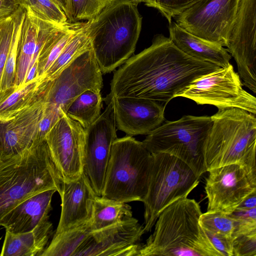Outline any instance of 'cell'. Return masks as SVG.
Instances as JSON below:
<instances>
[{"instance_id": "1", "label": "cell", "mask_w": 256, "mask_h": 256, "mask_svg": "<svg viewBox=\"0 0 256 256\" xmlns=\"http://www.w3.org/2000/svg\"><path fill=\"white\" fill-rule=\"evenodd\" d=\"M220 67L194 58L162 34L116 70L106 101L115 97L147 98L166 105L194 80Z\"/></svg>"}, {"instance_id": "2", "label": "cell", "mask_w": 256, "mask_h": 256, "mask_svg": "<svg viewBox=\"0 0 256 256\" xmlns=\"http://www.w3.org/2000/svg\"><path fill=\"white\" fill-rule=\"evenodd\" d=\"M202 214L194 199H180L159 214L153 233L138 256H222L199 222Z\"/></svg>"}, {"instance_id": "3", "label": "cell", "mask_w": 256, "mask_h": 256, "mask_svg": "<svg viewBox=\"0 0 256 256\" xmlns=\"http://www.w3.org/2000/svg\"><path fill=\"white\" fill-rule=\"evenodd\" d=\"M63 182L45 141L32 142L22 152L0 160V226L18 204L44 191L60 194Z\"/></svg>"}, {"instance_id": "4", "label": "cell", "mask_w": 256, "mask_h": 256, "mask_svg": "<svg viewBox=\"0 0 256 256\" xmlns=\"http://www.w3.org/2000/svg\"><path fill=\"white\" fill-rule=\"evenodd\" d=\"M142 19L138 5L114 0L86 22L85 31L102 74L114 71L134 54Z\"/></svg>"}, {"instance_id": "5", "label": "cell", "mask_w": 256, "mask_h": 256, "mask_svg": "<svg viewBox=\"0 0 256 256\" xmlns=\"http://www.w3.org/2000/svg\"><path fill=\"white\" fill-rule=\"evenodd\" d=\"M210 118L212 126L203 148L206 171L239 164L256 183V114L238 108H227L218 109Z\"/></svg>"}, {"instance_id": "6", "label": "cell", "mask_w": 256, "mask_h": 256, "mask_svg": "<svg viewBox=\"0 0 256 256\" xmlns=\"http://www.w3.org/2000/svg\"><path fill=\"white\" fill-rule=\"evenodd\" d=\"M152 154L128 136L114 142L101 196L120 202H142L148 188Z\"/></svg>"}, {"instance_id": "7", "label": "cell", "mask_w": 256, "mask_h": 256, "mask_svg": "<svg viewBox=\"0 0 256 256\" xmlns=\"http://www.w3.org/2000/svg\"><path fill=\"white\" fill-rule=\"evenodd\" d=\"M212 126L210 116L185 115L177 120H165L142 142L151 154L165 153L180 159L200 178L206 172L203 148Z\"/></svg>"}, {"instance_id": "8", "label": "cell", "mask_w": 256, "mask_h": 256, "mask_svg": "<svg viewBox=\"0 0 256 256\" xmlns=\"http://www.w3.org/2000/svg\"><path fill=\"white\" fill-rule=\"evenodd\" d=\"M144 204V230H152L160 213L174 202L187 198L199 184L192 170L180 159L165 153L152 154Z\"/></svg>"}, {"instance_id": "9", "label": "cell", "mask_w": 256, "mask_h": 256, "mask_svg": "<svg viewBox=\"0 0 256 256\" xmlns=\"http://www.w3.org/2000/svg\"><path fill=\"white\" fill-rule=\"evenodd\" d=\"M239 75L230 64L191 82L176 97L210 104L218 109L236 108L256 114V98L245 90Z\"/></svg>"}, {"instance_id": "10", "label": "cell", "mask_w": 256, "mask_h": 256, "mask_svg": "<svg viewBox=\"0 0 256 256\" xmlns=\"http://www.w3.org/2000/svg\"><path fill=\"white\" fill-rule=\"evenodd\" d=\"M102 73L92 50L72 60L52 80L44 84L40 99L44 104L66 114L73 100L86 90L100 92Z\"/></svg>"}, {"instance_id": "11", "label": "cell", "mask_w": 256, "mask_h": 256, "mask_svg": "<svg viewBox=\"0 0 256 256\" xmlns=\"http://www.w3.org/2000/svg\"><path fill=\"white\" fill-rule=\"evenodd\" d=\"M240 2V0H202L173 18L192 34L226 47Z\"/></svg>"}, {"instance_id": "12", "label": "cell", "mask_w": 256, "mask_h": 256, "mask_svg": "<svg viewBox=\"0 0 256 256\" xmlns=\"http://www.w3.org/2000/svg\"><path fill=\"white\" fill-rule=\"evenodd\" d=\"M92 124L84 129L83 172L92 188L101 196L112 146L118 138L111 102Z\"/></svg>"}, {"instance_id": "13", "label": "cell", "mask_w": 256, "mask_h": 256, "mask_svg": "<svg viewBox=\"0 0 256 256\" xmlns=\"http://www.w3.org/2000/svg\"><path fill=\"white\" fill-rule=\"evenodd\" d=\"M50 156L64 181L76 180L83 173L84 129L64 114L45 137Z\"/></svg>"}, {"instance_id": "14", "label": "cell", "mask_w": 256, "mask_h": 256, "mask_svg": "<svg viewBox=\"0 0 256 256\" xmlns=\"http://www.w3.org/2000/svg\"><path fill=\"white\" fill-rule=\"evenodd\" d=\"M256 0H240L226 50L243 86L256 92Z\"/></svg>"}, {"instance_id": "15", "label": "cell", "mask_w": 256, "mask_h": 256, "mask_svg": "<svg viewBox=\"0 0 256 256\" xmlns=\"http://www.w3.org/2000/svg\"><path fill=\"white\" fill-rule=\"evenodd\" d=\"M208 172L204 187L208 200L206 212L230 214L246 198L256 192V184L240 164L225 165Z\"/></svg>"}, {"instance_id": "16", "label": "cell", "mask_w": 256, "mask_h": 256, "mask_svg": "<svg viewBox=\"0 0 256 256\" xmlns=\"http://www.w3.org/2000/svg\"><path fill=\"white\" fill-rule=\"evenodd\" d=\"M144 226L132 216L91 232L74 256H138Z\"/></svg>"}, {"instance_id": "17", "label": "cell", "mask_w": 256, "mask_h": 256, "mask_svg": "<svg viewBox=\"0 0 256 256\" xmlns=\"http://www.w3.org/2000/svg\"><path fill=\"white\" fill-rule=\"evenodd\" d=\"M111 102L116 127L130 136L147 134L166 120V105L151 100L135 97H115Z\"/></svg>"}, {"instance_id": "18", "label": "cell", "mask_w": 256, "mask_h": 256, "mask_svg": "<svg viewBox=\"0 0 256 256\" xmlns=\"http://www.w3.org/2000/svg\"><path fill=\"white\" fill-rule=\"evenodd\" d=\"M59 194L62 200L61 213L55 233L90 222L93 204L97 195L84 172L76 180H64Z\"/></svg>"}, {"instance_id": "19", "label": "cell", "mask_w": 256, "mask_h": 256, "mask_svg": "<svg viewBox=\"0 0 256 256\" xmlns=\"http://www.w3.org/2000/svg\"><path fill=\"white\" fill-rule=\"evenodd\" d=\"M43 109L40 98L14 118L0 123V160L18 154L32 145Z\"/></svg>"}, {"instance_id": "20", "label": "cell", "mask_w": 256, "mask_h": 256, "mask_svg": "<svg viewBox=\"0 0 256 256\" xmlns=\"http://www.w3.org/2000/svg\"><path fill=\"white\" fill-rule=\"evenodd\" d=\"M56 192L44 191L26 199L6 215L1 226L12 232H22L50 222L52 200Z\"/></svg>"}, {"instance_id": "21", "label": "cell", "mask_w": 256, "mask_h": 256, "mask_svg": "<svg viewBox=\"0 0 256 256\" xmlns=\"http://www.w3.org/2000/svg\"><path fill=\"white\" fill-rule=\"evenodd\" d=\"M169 38L186 54L200 60L214 64L220 68L230 64L232 56L226 48L206 41L188 32L175 22L168 24Z\"/></svg>"}, {"instance_id": "22", "label": "cell", "mask_w": 256, "mask_h": 256, "mask_svg": "<svg viewBox=\"0 0 256 256\" xmlns=\"http://www.w3.org/2000/svg\"><path fill=\"white\" fill-rule=\"evenodd\" d=\"M50 222L22 232L6 230L0 256H40L52 234Z\"/></svg>"}, {"instance_id": "23", "label": "cell", "mask_w": 256, "mask_h": 256, "mask_svg": "<svg viewBox=\"0 0 256 256\" xmlns=\"http://www.w3.org/2000/svg\"><path fill=\"white\" fill-rule=\"evenodd\" d=\"M25 8L17 50L15 90L24 86L36 45L38 17L28 7Z\"/></svg>"}, {"instance_id": "24", "label": "cell", "mask_w": 256, "mask_h": 256, "mask_svg": "<svg viewBox=\"0 0 256 256\" xmlns=\"http://www.w3.org/2000/svg\"><path fill=\"white\" fill-rule=\"evenodd\" d=\"M44 84L38 78L30 80L0 102V123L14 118L40 98Z\"/></svg>"}, {"instance_id": "25", "label": "cell", "mask_w": 256, "mask_h": 256, "mask_svg": "<svg viewBox=\"0 0 256 256\" xmlns=\"http://www.w3.org/2000/svg\"><path fill=\"white\" fill-rule=\"evenodd\" d=\"M132 216L130 206L125 202L96 196L90 222L92 232L100 230Z\"/></svg>"}, {"instance_id": "26", "label": "cell", "mask_w": 256, "mask_h": 256, "mask_svg": "<svg viewBox=\"0 0 256 256\" xmlns=\"http://www.w3.org/2000/svg\"><path fill=\"white\" fill-rule=\"evenodd\" d=\"M90 222L54 233L40 256H74L92 232Z\"/></svg>"}, {"instance_id": "27", "label": "cell", "mask_w": 256, "mask_h": 256, "mask_svg": "<svg viewBox=\"0 0 256 256\" xmlns=\"http://www.w3.org/2000/svg\"><path fill=\"white\" fill-rule=\"evenodd\" d=\"M85 24L64 46L58 57L39 80L46 84L54 80L72 60L83 52L92 50L90 40L85 31Z\"/></svg>"}, {"instance_id": "28", "label": "cell", "mask_w": 256, "mask_h": 256, "mask_svg": "<svg viewBox=\"0 0 256 256\" xmlns=\"http://www.w3.org/2000/svg\"><path fill=\"white\" fill-rule=\"evenodd\" d=\"M102 105L100 92L88 90L73 100L68 108L66 114L86 128L100 115Z\"/></svg>"}, {"instance_id": "29", "label": "cell", "mask_w": 256, "mask_h": 256, "mask_svg": "<svg viewBox=\"0 0 256 256\" xmlns=\"http://www.w3.org/2000/svg\"><path fill=\"white\" fill-rule=\"evenodd\" d=\"M25 12L26 8L22 6L16 13L11 44L2 76V100L15 91L14 83L18 42Z\"/></svg>"}, {"instance_id": "30", "label": "cell", "mask_w": 256, "mask_h": 256, "mask_svg": "<svg viewBox=\"0 0 256 256\" xmlns=\"http://www.w3.org/2000/svg\"><path fill=\"white\" fill-rule=\"evenodd\" d=\"M114 0H68L66 16L68 22L90 20L97 16Z\"/></svg>"}, {"instance_id": "31", "label": "cell", "mask_w": 256, "mask_h": 256, "mask_svg": "<svg viewBox=\"0 0 256 256\" xmlns=\"http://www.w3.org/2000/svg\"><path fill=\"white\" fill-rule=\"evenodd\" d=\"M199 222L205 232L232 239L236 224L230 214L206 212L202 214Z\"/></svg>"}, {"instance_id": "32", "label": "cell", "mask_w": 256, "mask_h": 256, "mask_svg": "<svg viewBox=\"0 0 256 256\" xmlns=\"http://www.w3.org/2000/svg\"><path fill=\"white\" fill-rule=\"evenodd\" d=\"M22 5L28 7L38 18L52 22L64 24L68 22L62 10L51 0H21Z\"/></svg>"}, {"instance_id": "33", "label": "cell", "mask_w": 256, "mask_h": 256, "mask_svg": "<svg viewBox=\"0 0 256 256\" xmlns=\"http://www.w3.org/2000/svg\"><path fill=\"white\" fill-rule=\"evenodd\" d=\"M16 13L0 22V102L2 100V80L4 70L11 44Z\"/></svg>"}, {"instance_id": "34", "label": "cell", "mask_w": 256, "mask_h": 256, "mask_svg": "<svg viewBox=\"0 0 256 256\" xmlns=\"http://www.w3.org/2000/svg\"><path fill=\"white\" fill-rule=\"evenodd\" d=\"M202 0H146L145 4L158 10L168 20L181 13L192 5Z\"/></svg>"}, {"instance_id": "35", "label": "cell", "mask_w": 256, "mask_h": 256, "mask_svg": "<svg viewBox=\"0 0 256 256\" xmlns=\"http://www.w3.org/2000/svg\"><path fill=\"white\" fill-rule=\"evenodd\" d=\"M236 221L232 238L240 234L256 232V208L250 209L236 208L230 214Z\"/></svg>"}, {"instance_id": "36", "label": "cell", "mask_w": 256, "mask_h": 256, "mask_svg": "<svg viewBox=\"0 0 256 256\" xmlns=\"http://www.w3.org/2000/svg\"><path fill=\"white\" fill-rule=\"evenodd\" d=\"M64 114L54 107L44 104L43 111L33 142L40 144L44 142L48 132Z\"/></svg>"}, {"instance_id": "37", "label": "cell", "mask_w": 256, "mask_h": 256, "mask_svg": "<svg viewBox=\"0 0 256 256\" xmlns=\"http://www.w3.org/2000/svg\"><path fill=\"white\" fill-rule=\"evenodd\" d=\"M233 256H256V232L234 237Z\"/></svg>"}, {"instance_id": "38", "label": "cell", "mask_w": 256, "mask_h": 256, "mask_svg": "<svg viewBox=\"0 0 256 256\" xmlns=\"http://www.w3.org/2000/svg\"><path fill=\"white\" fill-rule=\"evenodd\" d=\"M205 232L214 246L222 254V256H233L232 238L213 234L207 232Z\"/></svg>"}, {"instance_id": "39", "label": "cell", "mask_w": 256, "mask_h": 256, "mask_svg": "<svg viewBox=\"0 0 256 256\" xmlns=\"http://www.w3.org/2000/svg\"><path fill=\"white\" fill-rule=\"evenodd\" d=\"M22 6L21 0H0V22L13 16Z\"/></svg>"}, {"instance_id": "40", "label": "cell", "mask_w": 256, "mask_h": 256, "mask_svg": "<svg viewBox=\"0 0 256 256\" xmlns=\"http://www.w3.org/2000/svg\"><path fill=\"white\" fill-rule=\"evenodd\" d=\"M254 208H256V192L246 198L237 208L250 209Z\"/></svg>"}, {"instance_id": "41", "label": "cell", "mask_w": 256, "mask_h": 256, "mask_svg": "<svg viewBox=\"0 0 256 256\" xmlns=\"http://www.w3.org/2000/svg\"><path fill=\"white\" fill-rule=\"evenodd\" d=\"M58 6L66 14L68 0H51Z\"/></svg>"}, {"instance_id": "42", "label": "cell", "mask_w": 256, "mask_h": 256, "mask_svg": "<svg viewBox=\"0 0 256 256\" xmlns=\"http://www.w3.org/2000/svg\"><path fill=\"white\" fill-rule=\"evenodd\" d=\"M128 0L130 2H132V4H134L138 5V4H139L140 3L142 2H144L146 0Z\"/></svg>"}]
</instances>
